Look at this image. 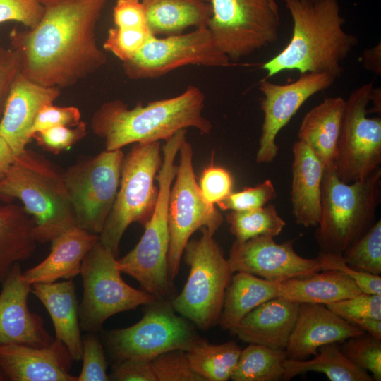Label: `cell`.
<instances>
[{
    "mask_svg": "<svg viewBox=\"0 0 381 381\" xmlns=\"http://www.w3.org/2000/svg\"><path fill=\"white\" fill-rule=\"evenodd\" d=\"M107 0H40L43 16L25 31L13 30L12 47L21 73L48 87L74 85L102 67L107 55L97 44V23Z\"/></svg>",
    "mask_w": 381,
    "mask_h": 381,
    "instance_id": "1",
    "label": "cell"
},
{
    "mask_svg": "<svg viewBox=\"0 0 381 381\" xmlns=\"http://www.w3.org/2000/svg\"><path fill=\"white\" fill-rule=\"evenodd\" d=\"M292 21L289 44L262 65L268 78L284 71L322 73L335 78L342 63L358 44L343 28L339 0H283Z\"/></svg>",
    "mask_w": 381,
    "mask_h": 381,
    "instance_id": "2",
    "label": "cell"
},
{
    "mask_svg": "<svg viewBox=\"0 0 381 381\" xmlns=\"http://www.w3.org/2000/svg\"><path fill=\"white\" fill-rule=\"evenodd\" d=\"M205 96L188 86L181 94L129 108L120 99L102 104L94 113L91 128L104 140L105 150H114L137 143L166 140L178 131L194 128L210 134L212 126L202 114Z\"/></svg>",
    "mask_w": 381,
    "mask_h": 381,
    "instance_id": "3",
    "label": "cell"
},
{
    "mask_svg": "<svg viewBox=\"0 0 381 381\" xmlns=\"http://www.w3.org/2000/svg\"><path fill=\"white\" fill-rule=\"evenodd\" d=\"M0 198L18 199L35 222L37 242H51L76 226L63 174L33 150L16 155L0 179Z\"/></svg>",
    "mask_w": 381,
    "mask_h": 381,
    "instance_id": "4",
    "label": "cell"
},
{
    "mask_svg": "<svg viewBox=\"0 0 381 381\" xmlns=\"http://www.w3.org/2000/svg\"><path fill=\"white\" fill-rule=\"evenodd\" d=\"M381 199V169L366 178L344 183L334 165L325 167L321 213L315 237L320 251L341 254L375 224Z\"/></svg>",
    "mask_w": 381,
    "mask_h": 381,
    "instance_id": "5",
    "label": "cell"
},
{
    "mask_svg": "<svg viewBox=\"0 0 381 381\" xmlns=\"http://www.w3.org/2000/svg\"><path fill=\"white\" fill-rule=\"evenodd\" d=\"M201 231L200 237L189 240L184 249L183 255L190 267L188 277L170 304L175 312L206 330L219 322L233 273L214 234L205 227Z\"/></svg>",
    "mask_w": 381,
    "mask_h": 381,
    "instance_id": "6",
    "label": "cell"
},
{
    "mask_svg": "<svg viewBox=\"0 0 381 381\" xmlns=\"http://www.w3.org/2000/svg\"><path fill=\"white\" fill-rule=\"evenodd\" d=\"M162 164L160 142L137 143L123 157L119 187L99 241L116 255L121 238L133 222L143 226L155 209V179Z\"/></svg>",
    "mask_w": 381,
    "mask_h": 381,
    "instance_id": "7",
    "label": "cell"
},
{
    "mask_svg": "<svg viewBox=\"0 0 381 381\" xmlns=\"http://www.w3.org/2000/svg\"><path fill=\"white\" fill-rule=\"evenodd\" d=\"M116 255L99 241L84 257L80 268L83 296L78 306L80 328L99 331L114 315L158 301L146 291L134 289L122 279Z\"/></svg>",
    "mask_w": 381,
    "mask_h": 381,
    "instance_id": "8",
    "label": "cell"
},
{
    "mask_svg": "<svg viewBox=\"0 0 381 381\" xmlns=\"http://www.w3.org/2000/svg\"><path fill=\"white\" fill-rule=\"evenodd\" d=\"M207 25L217 47L238 60L274 43L281 25L275 0H211Z\"/></svg>",
    "mask_w": 381,
    "mask_h": 381,
    "instance_id": "9",
    "label": "cell"
},
{
    "mask_svg": "<svg viewBox=\"0 0 381 381\" xmlns=\"http://www.w3.org/2000/svg\"><path fill=\"white\" fill-rule=\"evenodd\" d=\"M178 154L179 163L169 201L167 269L171 284L179 273L184 249L193 234L205 227L214 234L223 222L215 205L207 202L202 195L193 170V147L186 138Z\"/></svg>",
    "mask_w": 381,
    "mask_h": 381,
    "instance_id": "10",
    "label": "cell"
},
{
    "mask_svg": "<svg viewBox=\"0 0 381 381\" xmlns=\"http://www.w3.org/2000/svg\"><path fill=\"white\" fill-rule=\"evenodd\" d=\"M123 157L121 149L105 150L62 173L77 226L100 234L117 195Z\"/></svg>",
    "mask_w": 381,
    "mask_h": 381,
    "instance_id": "11",
    "label": "cell"
},
{
    "mask_svg": "<svg viewBox=\"0 0 381 381\" xmlns=\"http://www.w3.org/2000/svg\"><path fill=\"white\" fill-rule=\"evenodd\" d=\"M150 306L135 325L107 334L108 347L119 361H152L169 351H188L200 339L186 318L176 314L170 301H157Z\"/></svg>",
    "mask_w": 381,
    "mask_h": 381,
    "instance_id": "12",
    "label": "cell"
},
{
    "mask_svg": "<svg viewBox=\"0 0 381 381\" xmlns=\"http://www.w3.org/2000/svg\"><path fill=\"white\" fill-rule=\"evenodd\" d=\"M373 83L353 90L345 100L341 132L334 162L344 183L362 180L381 163V119L367 116Z\"/></svg>",
    "mask_w": 381,
    "mask_h": 381,
    "instance_id": "13",
    "label": "cell"
},
{
    "mask_svg": "<svg viewBox=\"0 0 381 381\" xmlns=\"http://www.w3.org/2000/svg\"><path fill=\"white\" fill-rule=\"evenodd\" d=\"M230 59L216 45L207 26L184 33L158 37L152 35L130 60L123 62L128 78H156L190 66L226 67Z\"/></svg>",
    "mask_w": 381,
    "mask_h": 381,
    "instance_id": "14",
    "label": "cell"
},
{
    "mask_svg": "<svg viewBox=\"0 0 381 381\" xmlns=\"http://www.w3.org/2000/svg\"><path fill=\"white\" fill-rule=\"evenodd\" d=\"M158 196L145 231L135 247L116 260L121 272L134 278L158 301H169L167 255L169 246V201L172 185L167 176L158 180Z\"/></svg>",
    "mask_w": 381,
    "mask_h": 381,
    "instance_id": "15",
    "label": "cell"
},
{
    "mask_svg": "<svg viewBox=\"0 0 381 381\" xmlns=\"http://www.w3.org/2000/svg\"><path fill=\"white\" fill-rule=\"evenodd\" d=\"M335 78L322 73H304L295 81L279 85L262 80L260 109L264 118L256 154L258 163L272 162L279 147L276 138L303 103L316 93L329 88Z\"/></svg>",
    "mask_w": 381,
    "mask_h": 381,
    "instance_id": "16",
    "label": "cell"
},
{
    "mask_svg": "<svg viewBox=\"0 0 381 381\" xmlns=\"http://www.w3.org/2000/svg\"><path fill=\"white\" fill-rule=\"evenodd\" d=\"M294 243V240L277 243L267 235L243 242L235 241L227 259L230 270L232 273L246 272L276 282L320 272L318 258L301 257L295 251Z\"/></svg>",
    "mask_w": 381,
    "mask_h": 381,
    "instance_id": "17",
    "label": "cell"
},
{
    "mask_svg": "<svg viewBox=\"0 0 381 381\" xmlns=\"http://www.w3.org/2000/svg\"><path fill=\"white\" fill-rule=\"evenodd\" d=\"M22 275L20 263H17L1 283L0 345L47 346L55 339L45 329L42 318L29 310L28 297L32 285Z\"/></svg>",
    "mask_w": 381,
    "mask_h": 381,
    "instance_id": "18",
    "label": "cell"
},
{
    "mask_svg": "<svg viewBox=\"0 0 381 381\" xmlns=\"http://www.w3.org/2000/svg\"><path fill=\"white\" fill-rule=\"evenodd\" d=\"M73 358L57 339L44 347L0 345V371L6 380L77 381L70 374Z\"/></svg>",
    "mask_w": 381,
    "mask_h": 381,
    "instance_id": "19",
    "label": "cell"
},
{
    "mask_svg": "<svg viewBox=\"0 0 381 381\" xmlns=\"http://www.w3.org/2000/svg\"><path fill=\"white\" fill-rule=\"evenodd\" d=\"M365 332L337 315L325 305L300 303L294 327L285 349L287 358L305 360L318 349L341 341Z\"/></svg>",
    "mask_w": 381,
    "mask_h": 381,
    "instance_id": "20",
    "label": "cell"
},
{
    "mask_svg": "<svg viewBox=\"0 0 381 381\" xmlns=\"http://www.w3.org/2000/svg\"><path fill=\"white\" fill-rule=\"evenodd\" d=\"M60 93V89L35 83L21 72L16 76L0 119V137L15 156L24 151L31 140L29 131L41 107L53 103Z\"/></svg>",
    "mask_w": 381,
    "mask_h": 381,
    "instance_id": "21",
    "label": "cell"
},
{
    "mask_svg": "<svg viewBox=\"0 0 381 381\" xmlns=\"http://www.w3.org/2000/svg\"><path fill=\"white\" fill-rule=\"evenodd\" d=\"M299 308L285 298H272L246 314L230 332L249 344L285 350Z\"/></svg>",
    "mask_w": 381,
    "mask_h": 381,
    "instance_id": "22",
    "label": "cell"
},
{
    "mask_svg": "<svg viewBox=\"0 0 381 381\" xmlns=\"http://www.w3.org/2000/svg\"><path fill=\"white\" fill-rule=\"evenodd\" d=\"M292 153V214L298 225L317 227L325 166L310 147L299 140L294 144Z\"/></svg>",
    "mask_w": 381,
    "mask_h": 381,
    "instance_id": "23",
    "label": "cell"
},
{
    "mask_svg": "<svg viewBox=\"0 0 381 381\" xmlns=\"http://www.w3.org/2000/svg\"><path fill=\"white\" fill-rule=\"evenodd\" d=\"M99 236L74 226L56 236L51 242L49 255L40 264L23 272L30 284L69 279L80 273L82 261L99 241Z\"/></svg>",
    "mask_w": 381,
    "mask_h": 381,
    "instance_id": "24",
    "label": "cell"
},
{
    "mask_svg": "<svg viewBox=\"0 0 381 381\" xmlns=\"http://www.w3.org/2000/svg\"><path fill=\"white\" fill-rule=\"evenodd\" d=\"M32 291L47 308L54 325L56 339L66 346L74 361H80L83 339L73 280L33 284Z\"/></svg>",
    "mask_w": 381,
    "mask_h": 381,
    "instance_id": "25",
    "label": "cell"
},
{
    "mask_svg": "<svg viewBox=\"0 0 381 381\" xmlns=\"http://www.w3.org/2000/svg\"><path fill=\"white\" fill-rule=\"evenodd\" d=\"M345 107L341 97L325 98L303 117L298 140L307 144L325 167L334 165Z\"/></svg>",
    "mask_w": 381,
    "mask_h": 381,
    "instance_id": "26",
    "label": "cell"
},
{
    "mask_svg": "<svg viewBox=\"0 0 381 381\" xmlns=\"http://www.w3.org/2000/svg\"><path fill=\"white\" fill-rule=\"evenodd\" d=\"M362 291L345 273L322 270L303 278L279 282V296L298 303L328 305L356 296Z\"/></svg>",
    "mask_w": 381,
    "mask_h": 381,
    "instance_id": "27",
    "label": "cell"
},
{
    "mask_svg": "<svg viewBox=\"0 0 381 381\" xmlns=\"http://www.w3.org/2000/svg\"><path fill=\"white\" fill-rule=\"evenodd\" d=\"M34 228V219L23 207L0 206V283L16 264L33 254L37 243Z\"/></svg>",
    "mask_w": 381,
    "mask_h": 381,
    "instance_id": "28",
    "label": "cell"
},
{
    "mask_svg": "<svg viewBox=\"0 0 381 381\" xmlns=\"http://www.w3.org/2000/svg\"><path fill=\"white\" fill-rule=\"evenodd\" d=\"M154 35L180 34L189 27L207 26L212 6L207 0H140Z\"/></svg>",
    "mask_w": 381,
    "mask_h": 381,
    "instance_id": "29",
    "label": "cell"
},
{
    "mask_svg": "<svg viewBox=\"0 0 381 381\" xmlns=\"http://www.w3.org/2000/svg\"><path fill=\"white\" fill-rule=\"evenodd\" d=\"M279 297V282L238 272L231 277L226 289L218 323L231 332L253 309Z\"/></svg>",
    "mask_w": 381,
    "mask_h": 381,
    "instance_id": "30",
    "label": "cell"
},
{
    "mask_svg": "<svg viewBox=\"0 0 381 381\" xmlns=\"http://www.w3.org/2000/svg\"><path fill=\"white\" fill-rule=\"evenodd\" d=\"M315 372L325 374L331 381H373L369 373L360 368L342 353L339 342L320 346L318 353L310 360L286 358L284 363L282 380Z\"/></svg>",
    "mask_w": 381,
    "mask_h": 381,
    "instance_id": "31",
    "label": "cell"
},
{
    "mask_svg": "<svg viewBox=\"0 0 381 381\" xmlns=\"http://www.w3.org/2000/svg\"><path fill=\"white\" fill-rule=\"evenodd\" d=\"M241 350L234 341L214 344L200 338L186 355L193 370L204 381H226L235 369Z\"/></svg>",
    "mask_w": 381,
    "mask_h": 381,
    "instance_id": "32",
    "label": "cell"
},
{
    "mask_svg": "<svg viewBox=\"0 0 381 381\" xmlns=\"http://www.w3.org/2000/svg\"><path fill=\"white\" fill-rule=\"evenodd\" d=\"M285 350L250 344L241 350L230 379L234 381H278L283 379Z\"/></svg>",
    "mask_w": 381,
    "mask_h": 381,
    "instance_id": "33",
    "label": "cell"
},
{
    "mask_svg": "<svg viewBox=\"0 0 381 381\" xmlns=\"http://www.w3.org/2000/svg\"><path fill=\"white\" fill-rule=\"evenodd\" d=\"M226 219L236 241L243 242L261 235L278 236L286 225L274 205L245 210L231 211Z\"/></svg>",
    "mask_w": 381,
    "mask_h": 381,
    "instance_id": "34",
    "label": "cell"
},
{
    "mask_svg": "<svg viewBox=\"0 0 381 381\" xmlns=\"http://www.w3.org/2000/svg\"><path fill=\"white\" fill-rule=\"evenodd\" d=\"M341 255L354 270L375 275L381 274V220L379 219Z\"/></svg>",
    "mask_w": 381,
    "mask_h": 381,
    "instance_id": "35",
    "label": "cell"
},
{
    "mask_svg": "<svg viewBox=\"0 0 381 381\" xmlns=\"http://www.w3.org/2000/svg\"><path fill=\"white\" fill-rule=\"evenodd\" d=\"M341 343L340 349L347 358L370 372L374 380H381V340L364 332Z\"/></svg>",
    "mask_w": 381,
    "mask_h": 381,
    "instance_id": "36",
    "label": "cell"
},
{
    "mask_svg": "<svg viewBox=\"0 0 381 381\" xmlns=\"http://www.w3.org/2000/svg\"><path fill=\"white\" fill-rule=\"evenodd\" d=\"M151 363L157 381H204L190 367L186 351L173 350L163 353Z\"/></svg>",
    "mask_w": 381,
    "mask_h": 381,
    "instance_id": "37",
    "label": "cell"
},
{
    "mask_svg": "<svg viewBox=\"0 0 381 381\" xmlns=\"http://www.w3.org/2000/svg\"><path fill=\"white\" fill-rule=\"evenodd\" d=\"M153 34L148 28L140 29L113 28L109 29L104 49L123 62L131 59Z\"/></svg>",
    "mask_w": 381,
    "mask_h": 381,
    "instance_id": "38",
    "label": "cell"
},
{
    "mask_svg": "<svg viewBox=\"0 0 381 381\" xmlns=\"http://www.w3.org/2000/svg\"><path fill=\"white\" fill-rule=\"evenodd\" d=\"M277 197L272 181L267 179L253 187L231 192L217 205L222 210L245 211L262 207Z\"/></svg>",
    "mask_w": 381,
    "mask_h": 381,
    "instance_id": "39",
    "label": "cell"
},
{
    "mask_svg": "<svg viewBox=\"0 0 381 381\" xmlns=\"http://www.w3.org/2000/svg\"><path fill=\"white\" fill-rule=\"evenodd\" d=\"M326 306L347 321L362 318L381 320V294L363 292Z\"/></svg>",
    "mask_w": 381,
    "mask_h": 381,
    "instance_id": "40",
    "label": "cell"
},
{
    "mask_svg": "<svg viewBox=\"0 0 381 381\" xmlns=\"http://www.w3.org/2000/svg\"><path fill=\"white\" fill-rule=\"evenodd\" d=\"M83 339V366L77 381H107V363L102 344L93 332Z\"/></svg>",
    "mask_w": 381,
    "mask_h": 381,
    "instance_id": "41",
    "label": "cell"
},
{
    "mask_svg": "<svg viewBox=\"0 0 381 381\" xmlns=\"http://www.w3.org/2000/svg\"><path fill=\"white\" fill-rule=\"evenodd\" d=\"M58 126L35 133L32 139L44 150L59 153L71 148L83 138L86 133V125L83 121L73 126Z\"/></svg>",
    "mask_w": 381,
    "mask_h": 381,
    "instance_id": "42",
    "label": "cell"
},
{
    "mask_svg": "<svg viewBox=\"0 0 381 381\" xmlns=\"http://www.w3.org/2000/svg\"><path fill=\"white\" fill-rule=\"evenodd\" d=\"M318 258L321 271L335 270L341 271L351 278L363 293L381 294V277L359 272L349 267L341 254L320 251Z\"/></svg>",
    "mask_w": 381,
    "mask_h": 381,
    "instance_id": "43",
    "label": "cell"
},
{
    "mask_svg": "<svg viewBox=\"0 0 381 381\" xmlns=\"http://www.w3.org/2000/svg\"><path fill=\"white\" fill-rule=\"evenodd\" d=\"M198 186L206 202L217 205L233 192V178L226 169L212 164L203 169Z\"/></svg>",
    "mask_w": 381,
    "mask_h": 381,
    "instance_id": "44",
    "label": "cell"
},
{
    "mask_svg": "<svg viewBox=\"0 0 381 381\" xmlns=\"http://www.w3.org/2000/svg\"><path fill=\"white\" fill-rule=\"evenodd\" d=\"M81 114L75 107H56L53 103L46 104L38 111L30 129L29 135L58 126H75L80 121Z\"/></svg>",
    "mask_w": 381,
    "mask_h": 381,
    "instance_id": "45",
    "label": "cell"
},
{
    "mask_svg": "<svg viewBox=\"0 0 381 381\" xmlns=\"http://www.w3.org/2000/svg\"><path fill=\"white\" fill-rule=\"evenodd\" d=\"M43 13L40 0H0V23L18 21L31 29L38 24Z\"/></svg>",
    "mask_w": 381,
    "mask_h": 381,
    "instance_id": "46",
    "label": "cell"
},
{
    "mask_svg": "<svg viewBox=\"0 0 381 381\" xmlns=\"http://www.w3.org/2000/svg\"><path fill=\"white\" fill-rule=\"evenodd\" d=\"M21 72V58L17 50L0 46V119L11 85Z\"/></svg>",
    "mask_w": 381,
    "mask_h": 381,
    "instance_id": "47",
    "label": "cell"
},
{
    "mask_svg": "<svg viewBox=\"0 0 381 381\" xmlns=\"http://www.w3.org/2000/svg\"><path fill=\"white\" fill-rule=\"evenodd\" d=\"M113 19L116 27L120 28H148L140 0H117L113 9Z\"/></svg>",
    "mask_w": 381,
    "mask_h": 381,
    "instance_id": "48",
    "label": "cell"
},
{
    "mask_svg": "<svg viewBox=\"0 0 381 381\" xmlns=\"http://www.w3.org/2000/svg\"><path fill=\"white\" fill-rule=\"evenodd\" d=\"M109 379L116 381H157L151 361L139 359L119 361Z\"/></svg>",
    "mask_w": 381,
    "mask_h": 381,
    "instance_id": "49",
    "label": "cell"
},
{
    "mask_svg": "<svg viewBox=\"0 0 381 381\" xmlns=\"http://www.w3.org/2000/svg\"><path fill=\"white\" fill-rule=\"evenodd\" d=\"M363 66L368 71L380 75L381 47L380 42L372 48L365 49L363 54Z\"/></svg>",
    "mask_w": 381,
    "mask_h": 381,
    "instance_id": "50",
    "label": "cell"
},
{
    "mask_svg": "<svg viewBox=\"0 0 381 381\" xmlns=\"http://www.w3.org/2000/svg\"><path fill=\"white\" fill-rule=\"evenodd\" d=\"M351 324L370 334L374 338L381 340V320L372 318H362L349 321Z\"/></svg>",
    "mask_w": 381,
    "mask_h": 381,
    "instance_id": "51",
    "label": "cell"
},
{
    "mask_svg": "<svg viewBox=\"0 0 381 381\" xmlns=\"http://www.w3.org/2000/svg\"><path fill=\"white\" fill-rule=\"evenodd\" d=\"M14 154L8 143L0 137V179L14 159Z\"/></svg>",
    "mask_w": 381,
    "mask_h": 381,
    "instance_id": "52",
    "label": "cell"
},
{
    "mask_svg": "<svg viewBox=\"0 0 381 381\" xmlns=\"http://www.w3.org/2000/svg\"><path fill=\"white\" fill-rule=\"evenodd\" d=\"M380 96H381L380 88L374 87L372 97H371V101H370V102H373V109H371V111H369L370 112L373 111V112H376L377 114L379 113V114L380 115V100H381Z\"/></svg>",
    "mask_w": 381,
    "mask_h": 381,
    "instance_id": "53",
    "label": "cell"
},
{
    "mask_svg": "<svg viewBox=\"0 0 381 381\" xmlns=\"http://www.w3.org/2000/svg\"><path fill=\"white\" fill-rule=\"evenodd\" d=\"M1 380H6L4 376L3 375V374L1 373V372L0 371V381Z\"/></svg>",
    "mask_w": 381,
    "mask_h": 381,
    "instance_id": "54",
    "label": "cell"
}]
</instances>
